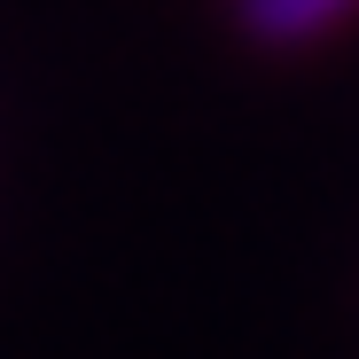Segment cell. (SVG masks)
I'll use <instances>...</instances> for the list:
<instances>
[{"instance_id": "cell-1", "label": "cell", "mask_w": 359, "mask_h": 359, "mask_svg": "<svg viewBox=\"0 0 359 359\" xmlns=\"http://www.w3.org/2000/svg\"><path fill=\"white\" fill-rule=\"evenodd\" d=\"M344 16H359V0H234V24L258 47H313Z\"/></svg>"}]
</instances>
